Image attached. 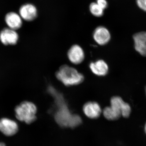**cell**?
I'll list each match as a JSON object with an SVG mask.
<instances>
[{"label": "cell", "mask_w": 146, "mask_h": 146, "mask_svg": "<svg viewBox=\"0 0 146 146\" xmlns=\"http://www.w3.org/2000/svg\"><path fill=\"white\" fill-rule=\"evenodd\" d=\"M51 94L56 97V104L59 107L55 115V119L57 123L63 127L71 128L76 127L80 125L82 123L81 118L78 115L71 114L61 95L56 96L52 92Z\"/></svg>", "instance_id": "cell-1"}, {"label": "cell", "mask_w": 146, "mask_h": 146, "mask_svg": "<svg viewBox=\"0 0 146 146\" xmlns=\"http://www.w3.org/2000/svg\"><path fill=\"white\" fill-rule=\"evenodd\" d=\"M56 78L66 86L78 85L84 80V76L75 68L62 65L56 73Z\"/></svg>", "instance_id": "cell-2"}, {"label": "cell", "mask_w": 146, "mask_h": 146, "mask_svg": "<svg viewBox=\"0 0 146 146\" xmlns=\"http://www.w3.org/2000/svg\"><path fill=\"white\" fill-rule=\"evenodd\" d=\"M37 108L31 102L24 101L17 106L15 109L16 118L26 123H33L36 119Z\"/></svg>", "instance_id": "cell-3"}, {"label": "cell", "mask_w": 146, "mask_h": 146, "mask_svg": "<svg viewBox=\"0 0 146 146\" xmlns=\"http://www.w3.org/2000/svg\"><path fill=\"white\" fill-rule=\"evenodd\" d=\"M110 106L121 113V116L128 118L131 112V108L128 104L125 102L120 97L114 96L110 100Z\"/></svg>", "instance_id": "cell-4"}, {"label": "cell", "mask_w": 146, "mask_h": 146, "mask_svg": "<svg viewBox=\"0 0 146 146\" xmlns=\"http://www.w3.org/2000/svg\"><path fill=\"white\" fill-rule=\"evenodd\" d=\"M19 129L18 125L14 120L7 118L0 119V131L6 136H13Z\"/></svg>", "instance_id": "cell-5"}, {"label": "cell", "mask_w": 146, "mask_h": 146, "mask_svg": "<svg viewBox=\"0 0 146 146\" xmlns=\"http://www.w3.org/2000/svg\"><path fill=\"white\" fill-rule=\"evenodd\" d=\"M19 14L23 20L30 22L33 21L37 17V9L32 4H25L20 7Z\"/></svg>", "instance_id": "cell-6"}, {"label": "cell", "mask_w": 146, "mask_h": 146, "mask_svg": "<svg viewBox=\"0 0 146 146\" xmlns=\"http://www.w3.org/2000/svg\"><path fill=\"white\" fill-rule=\"evenodd\" d=\"M68 59L71 63L78 65L83 62L85 57L84 51L78 45H74L70 48L68 52Z\"/></svg>", "instance_id": "cell-7"}, {"label": "cell", "mask_w": 146, "mask_h": 146, "mask_svg": "<svg viewBox=\"0 0 146 146\" xmlns=\"http://www.w3.org/2000/svg\"><path fill=\"white\" fill-rule=\"evenodd\" d=\"M19 39V35L16 31L9 28L3 29L0 33V40L4 45L16 44Z\"/></svg>", "instance_id": "cell-8"}, {"label": "cell", "mask_w": 146, "mask_h": 146, "mask_svg": "<svg viewBox=\"0 0 146 146\" xmlns=\"http://www.w3.org/2000/svg\"><path fill=\"white\" fill-rule=\"evenodd\" d=\"M93 37L97 44L103 46L109 42L111 38V35L107 28L103 26H100L94 31Z\"/></svg>", "instance_id": "cell-9"}, {"label": "cell", "mask_w": 146, "mask_h": 146, "mask_svg": "<svg viewBox=\"0 0 146 146\" xmlns=\"http://www.w3.org/2000/svg\"><path fill=\"white\" fill-rule=\"evenodd\" d=\"M83 111L86 117L91 119H97L102 113L100 106L95 102H89L85 103L83 106Z\"/></svg>", "instance_id": "cell-10"}, {"label": "cell", "mask_w": 146, "mask_h": 146, "mask_svg": "<svg viewBox=\"0 0 146 146\" xmlns=\"http://www.w3.org/2000/svg\"><path fill=\"white\" fill-rule=\"evenodd\" d=\"M5 20L9 28L13 30L19 29L23 25V19L19 13L13 11L7 13Z\"/></svg>", "instance_id": "cell-11"}, {"label": "cell", "mask_w": 146, "mask_h": 146, "mask_svg": "<svg viewBox=\"0 0 146 146\" xmlns=\"http://www.w3.org/2000/svg\"><path fill=\"white\" fill-rule=\"evenodd\" d=\"M133 37L136 51L143 56H146V32L136 33Z\"/></svg>", "instance_id": "cell-12"}, {"label": "cell", "mask_w": 146, "mask_h": 146, "mask_svg": "<svg viewBox=\"0 0 146 146\" xmlns=\"http://www.w3.org/2000/svg\"><path fill=\"white\" fill-rule=\"evenodd\" d=\"M89 68L92 72L100 76L106 75L108 72V66L104 60H99L95 62H91Z\"/></svg>", "instance_id": "cell-13"}, {"label": "cell", "mask_w": 146, "mask_h": 146, "mask_svg": "<svg viewBox=\"0 0 146 146\" xmlns=\"http://www.w3.org/2000/svg\"><path fill=\"white\" fill-rule=\"evenodd\" d=\"M104 116L106 119L110 121H115L121 117V113L111 106L106 107L103 111Z\"/></svg>", "instance_id": "cell-14"}, {"label": "cell", "mask_w": 146, "mask_h": 146, "mask_svg": "<svg viewBox=\"0 0 146 146\" xmlns=\"http://www.w3.org/2000/svg\"><path fill=\"white\" fill-rule=\"evenodd\" d=\"M89 10L91 14L96 17H101L104 13V10L96 3H92L89 6Z\"/></svg>", "instance_id": "cell-15"}, {"label": "cell", "mask_w": 146, "mask_h": 146, "mask_svg": "<svg viewBox=\"0 0 146 146\" xmlns=\"http://www.w3.org/2000/svg\"><path fill=\"white\" fill-rule=\"evenodd\" d=\"M136 1L139 8L146 11V0H136Z\"/></svg>", "instance_id": "cell-16"}, {"label": "cell", "mask_w": 146, "mask_h": 146, "mask_svg": "<svg viewBox=\"0 0 146 146\" xmlns=\"http://www.w3.org/2000/svg\"><path fill=\"white\" fill-rule=\"evenodd\" d=\"M96 3L104 10L107 7L108 2L106 0H97Z\"/></svg>", "instance_id": "cell-17"}, {"label": "cell", "mask_w": 146, "mask_h": 146, "mask_svg": "<svg viewBox=\"0 0 146 146\" xmlns=\"http://www.w3.org/2000/svg\"><path fill=\"white\" fill-rule=\"evenodd\" d=\"M0 146H6V145L4 143H0Z\"/></svg>", "instance_id": "cell-18"}, {"label": "cell", "mask_w": 146, "mask_h": 146, "mask_svg": "<svg viewBox=\"0 0 146 146\" xmlns=\"http://www.w3.org/2000/svg\"><path fill=\"white\" fill-rule=\"evenodd\" d=\"M145 133L146 134V123L145 124Z\"/></svg>", "instance_id": "cell-19"}, {"label": "cell", "mask_w": 146, "mask_h": 146, "mask_svg": "<svg viewBox=\"0 0 146 146\" xmlns=\"http://www.w3.org/2000/svg\"><path fill=\"white\" fill-rule=\"evenodd\" d=\"M145 92H146V89H145Z\"/></svg>", "instance_id": "cell-20"}]
</instances>
